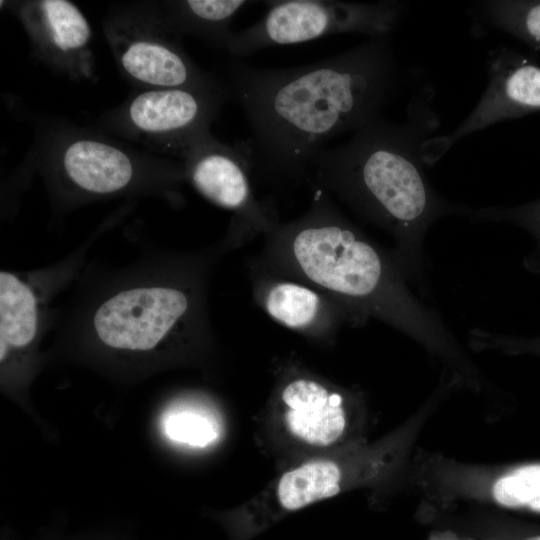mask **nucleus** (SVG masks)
I'll use <instances>...</instances> for the list:
<instances>
[{
  "mask_svg": "<svg viewBox=\"0 0 540 540\" xmlns=\"http://www.w3.org/2000/svg\"><path fill=\"white\" fill-rule=\"evenodd\" d=\"M219 78L248 122L250 137L236 144L251 172L294 182L310 178L312 159L330 140L381 115L400 68L391 37L384 36L298 67L234 60Z\"/></svg>",
  "mask_w": 540,
  "mask_h": 540,
  "instance_id": "1",
  "label": "nucleus"
},
{
  "mask_svg": "<svg viewBox=\"0 0 540 540\" xmlns=\"http://www.w3.org/2000/svg\"><path fill=\"white\" fill-rule=\"evenodd\" d=\"M416 100L405 123L379 115L346 143L321 150L311 161L310 178L390 232L408 276L422 280L427 231L443 217L464 216L468 206L442 197L425 173L422 146L438 128L439 117L429 99Z\"/></svg>",
  "mask_w": 540,
  "mask_h": 540,
  "instance_id": "2",
  "label": "nucleus"
},
{
  "mask_svg": "<svg viewBox=\"0 0 540 540\" xmlns=\"http://www.w3.org/2000/svg\"><path fill=\"white\" fill-rule=\"evenodd\" d=\"M294 261L312 283L341 296L410 335L427 348L456 357L457 343L446 323L409 289V277L328 202L316 201L301 220L283 229Z\"/></svg>",
  "mask_w": 540,
  "mask_h": 540,
  "instance_id": "3",
  "label": "nucleus"
},
{
  "mask_svg": "<svg viewBox=\"0 0 540 540\" xmlns=\"http://www.w3.org/2000/svg\"><path fill=\"white\" fill-rule=\"evenodd\" d=\"M34 157L56 186L86 198L114 196L146 183H173L185 178L182 161L139 151L103 133L68 123L43 130Z\"/></svg>",
  "mask_w": 540,
  "mask_h": 540,
  "instance_id": "4",
  "label": "nucleus"
},
{
  "mask_svg": "<svg viewBox=\"0 0 540 540\" xmlns=\"http://www.w3.org/2000/svg\"><path fill=\"white\" fill-rule=\"evenodd\" d=\"M102 27L119 71L139 89L223 87L189 57L160 3L114 6Z\"/></svg>",
  "mask_w": 540,
  "mask_h": 540,
  "instance_id": "5",
  "label": "nucleus"
},
{
  "mask_svg": "<svg viewBox=\"0 0 540 540\" xmlns=\"http://www.w3.org/2000/svg\"><path fill=\"white\" fill-rule=\"evenodd\" d=\"M267 11L253 25L233 32L225 51L234 58L261 49L304 43L325 36L359 33L370 38L391 36L408 4L399 0L374 3L337 0L265 1Z\"/></svg>",
  "mask_w": 540,
  "mask_h": 540,
  "instance_id": "6",
  "label": "nucleus"
},
{
  "mask_svg": "<svg viewBox=\"0 0 540 540\" xmlns=\"http://www.w3.org/2000/svg\"><path fill=\"white\" fill-rule=\"evenodd\" d=\"M223 87L140 89L102 115L99 127L150 153L179 158L209 135L227 100Z\"/></svg>",
  "mask_w": 540,
  "mask_h": 540,
  "instance_id": "7",
  "label": "nucleus"
},
{
  "mask_svg": "<svg viewBox=\"0 0 540 540\" xmlns=\"http://www.w3.org/2000/svg\"><path fill=\"white\" fill-rule=\"evenodd\" d=\"M382 465L380 454L348 447L295 462L230 514L232 540H253L289 514L373 478Z\"/></svg>",
  "mask_w": 540,
  "mask_h": 540,
  "instance_id": "8",
  "label": "nucleus"
},
{
  "mask_svg": "<svg viewBox=\"0 0 540 540\" xmlns=\"http://www.w3.org/2000/svg\"><path fill=\"white\" fill-rule=\"evenodd\" d=\"M191 298L172 285H145L123 289L95 310L92 327L109 348L144 352L155 349L189 316Z\"/></svg>",
  "mask_w": 540,
  "mask_h": 540,
  "instance_id": "9",
  "label": "nucleus"
},
{
  "mask_svg": "<svg viewBox=\"0 0 540 540\" xmlns=\"http://www.w3.org/2000/svg\"><path fill=\"white\" fill-rule=\"evenodd\" d=\"M487 85L471 113L448 134L433 135L422 146L423 161L434 165L462 138L502 121L540 111V66L507 47L488 53Z\"/></svg>",
  "mask_w": 540,
  "mask_h": 540,
  "instance_id": "10",
  "label": "nucleus"
},
{
  "mask_svg": "<svg viewBox=\"0 0 540 540\" xmlns=\"http://www.w3.org/2000/svg\"><path fill=\"white\" fill-rule=\"evenodd\" d=\"M351 413L344 393L318 379L297 376L279 389L273 416L279 437L305 459L345 447Z\"/></svg>",
  "mask_w": 540,
  "mask_h": 540,
  "instance_id": "11",
  "label": "nucleus"
},
{
  "mask_svg": "<svg viewBox=\"0 0 540 540\" xmlns=\"http://www.w3.org/2000/svg\"><path fill=\"white\" fill-rule=\"evenodd\" d=\"M9 6L40 62L74 81L97 80L92 27L76 4L68 0H29Z\"/></svg>",
  "mask_w": 540,
  "mask_h": 540,
  "instance_id": "12",
  "label": "nucleus"
},
{
  "mask_svg": "<svg viewBox=\"0 0 540 540\" xmlns=\"http://www.w3.org/2000/svg\"><path fill=\"white\" fill-rule=\"evenodd\" d=\"M185 179L213 204L234 211L244 222L266 226L269 220L253 196L249 163L237 146L211 133L182 160Z\"/></svg>",
  "mask_w": 540,
  "mask_h": 540,
  "instance_id": "13",
  "label": "nucleus"
},
{
  "mask_svg": "<svg viewBox=\"0 0 540 540\" xmlns=\"http://www.w3.org/2000/svg\"><path fill=\"white\" fill-rule=\"evenodd\" d=\"M249 1L177 0L160 3L162 11L180 36H192L225 51L233 31L231 23Z\"/></svg>",
  "mask_w": 540,
  "mask_h": 540,
  "instance_id": "14",
  "label": "nucleus"
},
{
  "mask_svg": "<svg viewBox=\"0 0 540 540\" xmlns=\"http://www.w3.org/2000/svg\"><path fill=\"white\" fill-rule=\"evenodd\" d=\"M38 300L33 289L15 274H0V359L24 348L36 337Z\"/></svg>",
  "mask_w": 540,
  "mask_h": 540,
  "instance_id": "15",
  "label": "nucleus"
},
{
  "mask_svg": "<svg viewBox=\"0 0 540 540\" xmlns=\"http://www.w3.org/2000/svg\"><path fill=\"white\" fill-rule=\"evenodd\" d=\"M475 12L489 27L540 52V0H483Z\"/></svg>",
  "mask_w": 540,
  "mask_h": 540,
  "instance_id": "16",
  "label": "nucleus"
},
{
  "mask_svg": "<svg viewBox=\"0 0 540 540\" xmlns=\"http://www.w3.org/2000/svg\"><path fill=\"white\" fill-rule=\"evenodd\" d=\"M268 315L295 330L309 329L322 310L320 296L309 287L294 282H279L266 292L263 301Z\"/></svg>",
  "mask_w": 540,
  "mask_h": 540,
  "instance_id": "17",
  "label": "nucleus"
},
{
  "mask_svg": "<svg viewBox=\"0 0 540 540\" xmlns=\"http://www.w3.org/2000/svg\"><path fill=\"white\" fill-rule=\"evenodd\" d=\"M171 440L191 447L204 448L216 442L221 434L217 417L204 407L182 405L171 409L163 421Z\"/></svg>",
  "mask_w": 540,
  "mask_h": 540,
  "instance_id": "18",
  "label": "nucleus"
},
{
  "mask_svg": "<svg viewBox=\"0 0 540 540\" xmlns=\"http://www.w3.org/2000/svg\"><path fill=\"white\" fill-rule=\"evenodd\" d=\"M464 216L477 222L515 224L529 230L540 240V200L515 207H468Z\"/></svg>",
  "mask_w": 540,
  "mask_h": 540,
  "instance_id": "19",
  "label": "nucleus"
},
{
  "mask_svg": "<svg viewBox=\"0 0 540 540\" xmlns=\"http://www.w3.org/2000/svg\"><path fill=\"white\" fill-rule=\"evenodd\" d=\"M476 343L481 347L501 348L508 351H534L540 352V339L536 341H519L511 337L493 334L479 330Z\"/></svg>",
  "mask_w": 540,
  "mask_h": 540,
  "instance_id": "20",
  "label": "nucleus"
},
{
  "mask_svg": "<svg viewBox=\"0 0 540 540\" xmlns=\"http://www.w3.org/2000/svg\"><path fill=\"white\" fill-rule=\"evenodd\" d=\"M522 540H540V533L526 535Z\"/></svg>",
  "mask_w": 540,
  "mask_h": 540,
  "instance_id": "21",
  "label": "nucleus"
}]
</instances>
